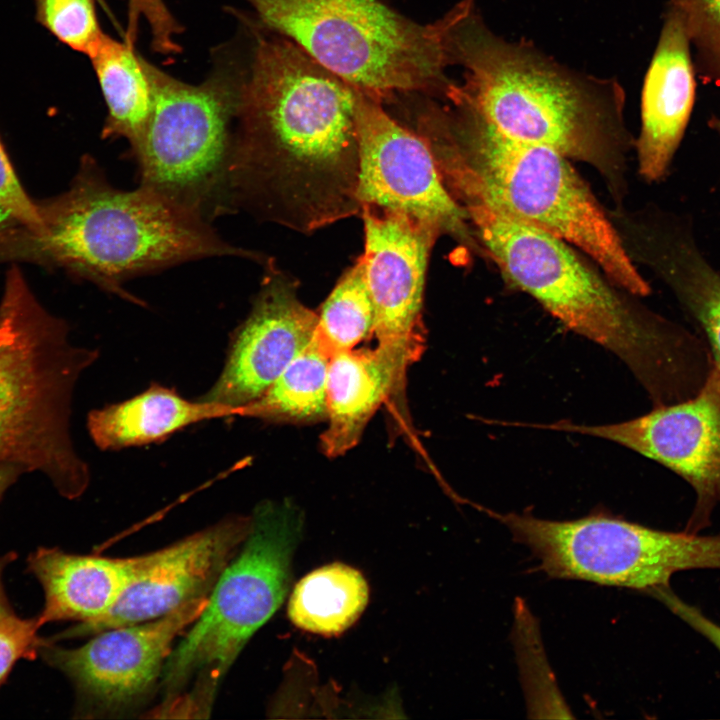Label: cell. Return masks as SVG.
Instances as JSON below:
<instances>
[{"instance_id":"cell-1","label":"cell","mask_w":720,"mask_h":720,"mask_svg":"<svg viewBox=\"0 0 720 720\" xmlns=\"http://www.w3.org/2000/svg\"><path fill=\"white\" fill-rule=\"evenodd\" d=\"M247 19L230 171L235 210L302 233L360 214L358 88Z\"/></svg>"},{"instance_id":"cell-2","label":"cell","mask_w":720,"mask_h":720,"mask_svg":"<svg viewBox=\"0 0 720 720\" xmlns=\"http://www.w3.org/2000/svg\"><path fill=\"white\" fill-rule=\"evenodd\" d=\"M481 248L514 288L630 369L654 406L695 395L713 358L703 339L649 310L580 250L482 206H467Z\"/></svg>"},{"instance_id":"cell-3","label":"cell","mask_w":720,"mask_h":720,"mask_svg":"<svg viewBox=\"0 0 720 720\" xmlns=\"http://www.w3.org/2000/svg\"><path fill=\"white\" fill-rule=\"evenodd\" d=\"M457 85L448 105L432 102L417 120L440 176L457 203L482 206L538 228L588 256L635 296L651 287L595 194L557 151L510 137L463 99Z\"/></svg>"},{"instance_id":"cell-4","label":"cell","mask_w":720,"mask_h":720,"mask_svg":"<svg viewBox=\"0 0 720 720\" xmlns=\"http://www.w3.org/2000/svg\"><path fill=\"white\" fill-rule=\"evenodd\" d=\"M454 11L448 46L451 64L465 72L459 95L502 133L593 168L621 207L635 139L620 84L569 70L528 42L498 37L474 0Z\"/></svg>"},{"instance_id":"cell-5","label":"cell","mask_w":720,"mask_h":720,"mask_svg":"<svg viewBox=\"0 0 720 720\" xmlns=\"http://www.w3.org/2000/svg\"><path fill=\"white\" fill-rule=\"evenodd\" d=\"M37 205L40 228L24 233L29 254L136 305L145 304L124 289L134 277L203 258H262L143 187H114L90 156L68 190Z\"/></svg>"},{"instance_id":"cell-6","label":"cell","mask_w":720,"mask_h":720,"mask_svg":"<svg viewBox=\"0 0 720 720\" xmlns=\"http://www.w3.org/2000/svg\"><path fill=\"white\" fill-rule=\"evenodd\" d=\"M98 351L70 342L65 321L49 313L18 268L0 302V466L42 473L65 498L80 497L90 471L70 430L72 398Z\"/></svg>"},{"instance_id":"cell-7","label":"cell","mask_w":720,"mask_h":720,"mask_svg":"<svg viewBox=\"0 0 720 720\" xmlns=\"http://www.w3.org/2000/svg\"><path fill=\"white\" fill-rule=\"evenodd\" d=\"M239 22L216 46L197 84L149 63L155 100L146 131L131 150L139 186L211 223L235 212L231 188L234 132L251 32Z\"/></svg>"},{"instance_id":"cell-8","label":"cell","mask_w":720,"mask_h":720,"mask_svg":"<svg viewBox=\"0 0 720 720\" xmlns=\"http://www.w3.org/2000/svg\"><path fill=\"white\" fill-rule=\"evenodd\" d=\"M243 1L260 27L382 102L398 93L444 100L455 84L445 74L451 10L423 25L378 0Z\"/></svg>"},{"instance_id":"cell-9","label":"cell","mask_w":720,"mask_h":720,"mask_svg":"<svg viewBox=\"0 0 720 720\" xmlns=\"http://www.w3.org/2000/svg\"><path fill=\"white\" fill-rule=\"evenodd\" d=\"M302 531V513L295 505H257L240 553L224 569L204 610L165 662L160 678L165 703L178 697L184 712L210 710L241 650L285 599Z\"/></svg>"},{"instance_id":"cell-10","label":"cell","mask_w":720,"mask_h":720,"mask_svg":"<svg viewBox=\"0 0 720 720\" xmlns=\"http://www.w3.org/2000/svg\"><path fill=\"white\" fill-rule=\"evenodd\" d=\"M513 540L527 546L538 568L559 579L623 587L651 594L691 569H720V533L654 529L607 513L572 520L541 519L525 512L501 514Z\"/></svg>"},{"instance_id":"cell-11","label":"cell","mask_w":720,"mask_h":720,"mask_svg":"<svg viewBox=\"0 0 720 720\" xmlns=\"http://www.w3.org/2000/svg\"><path fill=\"white\" fill-rule=\"evenodd\" d=\"M359 257L374 308L376 347L393 369L397 399L405 402L406 373L426 346L423 300L428 259L441 236L406 213L364 206Z\"/></svg>"},{"instance_id":"cell-12","label":"cell","mask_w":720,"mask_h":720,"mask_svg":"<svg viewBox=\"0 0 720 720\" xmlns=\"http://www.w3.org/2000/svg\"><path fill=\"white\" fill-rule=\"evenodd\" d=\"M382 103L358 88L360 207L406 213L482 254L468 215L446 188L426 140L393 119Z\"/></svg>"},{"instance_id":"cell-13","label":"cell","mask_w":720,"mask_h":720,"mask_svg":"<svg viewBox=\"0 0 720 720\" xmlns=\"http://www.w3.org/2000/svg\"><path fill=\"white\" fill-rule=\"evenodd\" d=\"M207 602L208 597L194 599L159 618L101 631L76 648L44 640L39 653L71 680L79 716L117 715L152 692L174 640L199 617Z\"/></svg>"},{"instance_id":"cell-14","label":"cell","mask_w":720,"mask_h":720,"mask_svg":"<svg viewBox=\"0 0 720 720\" xmlns=\"http://www.w3.org/2000/svg\"><path fill=\"white\" fill-rule=\"evenodd\" d=\"M535 428L605 439L668 468L695 493L685 531L699 533L720 506V368L713 365L692 397L626 421L586 425L568 421Z\"/></svg>"},{"instance_id":"cell-15","label":"cell","mask_w":720,"mask_h":720,"mask_svg":"<svg viewBox=\"0 0 720 720\" xmlns=\"http://www.w3.org/2000/svg\"><path fill=\"white\" fill-rule=\"evenodd\" d=\"M251 516L233 515L176 543L136 556L133 577L115 606L57 638L94 635L164 616L187 602L208 597L246 539Z\"/></svg>"},{"instance_id":"cell-16","label":"cell","mask_w":720,"mask_h":720,"mask_svg":"<svg viewBox=\"0 0 720 720\" xmlns=\"http://www.w3.org/2000/svg\"><path fill=\"white\" fill-rule=\"evenodd\" d=\"M247 318L235 331L223 370L200 399L241 408L259 398L312 340L318 313L296 280L267 262Z\"/></svg>"},{"instance_id":"cell-17","label":"cell","mask_w":720,"mask_h":720,"mask_svg":"<svg viewBox=\"0 0 720 720\" xmlns=\"http://www.w3.org/2000/svg\"><path fill=\"white\" fill-rule=\"evenodd\" d=\"M690 39L666 10L641 93V126L635 139L638 172L647 182L663 179L681 143L696 97Z\"/></svg>"},{"instance_id":"cell-18","label":"cell","mask_w":720,"mask_h":720,"mask_svg":"<svg viewBox=\"0 0 720 720\" xmlns=\"http://www.w3.org/2000/svg\"><path fill=\"white\" fill-rule=\"evenodd\" d=\"M633 256L672 291L720 368V272L692 235L672 218L659 219L640 234Z\"/></svg>"},{"instance_id":"cell-19","label":"cell","mask_w":720,"mask_h":720,"mask_svg":"<svg viewBox=\"0 0 720 720\" xmlns=\"http://www.w3.org/2000/svg\"><path fill=\"white\" fill-rule=\"evenodd\" d=\"M135 566L136 556L109 558L38 548L29 556L28 568L45 595L39 625L62 620L85 624L102 617L120 599Z\"/></svg>"},{"instance_id":"cell-20","label":"cell","mask_w":720,"mask_h":720,"mask_svg":"<svg viewBox=\"0 0 720 720\" xmlns=\"http://www.w3.org/2000/svg\"><path fill=\"white\" fill-rule=\"evenodd\" d=\"M388 399L396 407L395 375L377 348L333 355L326 381L328 426L320 436L321 451L337 458L353 449L374 413Z\"/></svg>"},{"instance_id":"cell-21","label":"cell","mask_w":720,"mask_h":720,"mask_svg":"<svg viewBox=\"0 0 720 720\" xmlns=\"http://www.w3.org/2000/svg\"><path fill=\"white\" fill-rule=\"evenodd\" d=\"M241 416V408L203 399L189 400L175 389L153 384L125 401L91 411L89 434L101 450L159 442L199 422Z\"/></svg>"},{"instance_id":"cell-22","label":"cell","mask_w":720,"mask_h":720,"mask_svg":"<svg viewBox=\"0 0 720 720\" xmlns=\"http://www.w3.org/2000/svg\"><path fill=\"white\" fill-rule=\"evenodd\" d=\"M88 58L107 108L101 136L125 139L133 150L146 131L154 107L150 62L135 45L108 34Z\"/></svg>"},{"instance_id":"cell-23","label":"cell","mask_w":720,"mask_h":720,"mask_svg":"<svg viewBox=\"0 0 720 720\" xmlns=\"http://www.w3.org/2000/svg\"><path fill=\"white\" fill-rule=\"evenodd\" d=\"M368 597L367 582L357 569L332 563L313 570L296 584L288 616L302 630L334 636L357 621Z\"/></svg>"},{"instance_id":"cell-24","label":"cell","mask_w":720,"mask_h":720,"mask_svg":"<svg viewBox=\"0 0 720 720\" xmlns=\"http://www.w3.org/2000/svg\"><path fill=\"white\" fill-rule=\"evenodd\" d=\"M331 355L313 338L241 417L275 423H313L327 419L326 381Z\"/></svg>"},{"instance_id":"cell-25","label":"cell","mask_w":720,"mask_h":720,"mask_svg":"<svg viewBox=\"0 0 720 720\" xmlns=\"http://www.w3.org/2000/svg\"><path fill=\"white\" fill-rule=\"evenodd\" d=\"M374 332V308L359 260L322 304L314 338L331 355L354 349Z\"/></svg>"},{"instance_id":"cell-26","label":"cell","mask_w":720,"mask_h":720,"mask_svg":"<svg viewBox=\"0 0 720 720\" xmlns=\"http://www.w3.org/2000/svg\"><path fill=\"white\" fill-rule=\"evenodd\" d=\"M666 10L682 23L702 82L720 86V0H667Z\"/></svg>"},{"instance_id":"cell-27","label":"cell","mask_w":720,"mask_h":720,"mask_svg":"<svg viewBox=\"0 0 720 720\" xmlns=\"http://www.w3.org/2000/svg\"><path fill=\"white\" fill-rule=\"evenodd\" d=\"M35 18L58 41L89 57L106 34L97 0H33Z\"/></svg>"},{"instance_id":"cell-28","label":"cell","mask_w":720,"mask_h":720,"mask_svg":"<svg viewBox=\"0 0 720 720\" xmlns=\"http://www.w3.org/2000/svg\"><path fill=\"white\" fill-rule=\"evenodd\" d=\"M40 627L37 617L23 619L13 614L0 621V684L19 659L37 656L44 641L37 635Z\"/></svg>"},{"instance_id":"cell-29","label":"cell","mask_w":720,"mask_h":720,"mask_svg":"<svg viewBox=\"0 0 720 720\" xmlns=\"http://www.w3.org/2000/svg\"><path fill=\"white\" fill-rule=\"evenodd\" d=\"M0 206L6 209L25 230L40 228L37 203L22 188L0 139Z\"/></svg>"},{"instance_id":"cell-30","label":"cell","mask_w":720,"mask_h":720,"mask_svg":"<svg viewBox=\"0 0 720 720\" xmlns=\"http://www.w3.org/2000/svg\"><path fill=\"white\" fill-rule=\"evenodd\" d=\"M673 614L693 630L706 638L720 652V625L709 619L697 607L683 601L669 587L660 588L652 594Z\"/></svg>"},{"instance_id":"cell-31","label":"cell","mask_w":720,"mask_h":720,"mask_svg":"<svg viewBox=\"0 0 720 720\" xmlns=\"http://www.w3.org/2000/svg\"><path fill=\"white\" fill-rule=\"evenodd\" d=\"M15 555L12 553L6 554L2 557H0V621L4 620L5 618L11 616L14 614L9 601L6 597L3 583H2V573L5 568V566L14 559Z\"/></svg>"},{"instance_id":"cell-32","label":"cell","mask_w":720,"mask_h":720,"mask_svg":"<svg viewBox=\"0 0 720 720\" xmlns=\"http://www.w3.org/2000/svg\"><path fill=\"white\" fill-rule=\"evenodd\" d=\"M22 472L14 466H0V498Z\"/></svg>"},{"instance_id":"cell-33","label":"cell","mask_w":720,"mask_h":720,"mask_svg":"<svg viewBox=\"0 0 720 720\" xmlns=\"http://www.w3.org/2000/svg\"><path fill=\"white\" fill-rule=\"evenodd\" d=\"M16 222L12 215L0 206V235L12 224Z\"/></svg>"},{"instance_id":"cell-34","label":"cell","mask_w":720,"mask_h":720,"mask_svg":"<svg viewBox=\"0 0 720 720\" xmlns=\"http://www.w3.org/2000/svg\"><path fill=\"white\" fill-rule=\"evenodd\" d=\"M709 126L714 129L720 136V116H712L709 119Z\"/></svg>"}]
</instances>
